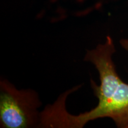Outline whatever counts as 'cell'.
<instances>
[{
    "label": "cell",
    "instance_id": "6da1fadb",
    "mask_svg": "<svg viewBox=\"0 0 128 128\" xmlns=\"http://www.w3.org/2000/svg\"><path fill=\"white\" fill-rule=\"evenodd\" d=\"M39 96L31 89H17L7 80L0 82V125L3 128L39 127Z\"/></svg>",
    "mask_w": 128,
    "mask_h": 128
},
{
    "label": "cell",
    "instance_id": "3957f363",
    "mask_svg": "<svg viewBox=\"0 0 128 128\" xmlns=\"http://www.w3.org/2000/svg\"><path fill=\"white\" fill-rule=\"evenodd\" d=\"M126 47L128 50V40ZM115 124L118 128H128V84L126 82L122 86L118 96Z\"/></svg>",
    "mask_w": 128,
    "mask_h": 128
},
{
    "label": "cell",
    "instance_id": "7a4b0ae2",
    "mask_svg": "<svg viewBox=\"0 0 128 128\" xmlns=\"http://www.w3.org/2000/svg\"><path fill=\"white\" fill-rule=\"evenodd\" d=\"M116 52L114 42L108 36L103 44H99L92 50L87 51L84 60L92 63L98 72L100 84L97 86L91 80L94 95L98 99L97 104H103L114 96L122 82L117 73L113 55Z\"/></svg>",
    "mask_w": 128,
    "mask_h": 128
}]
</instances>
